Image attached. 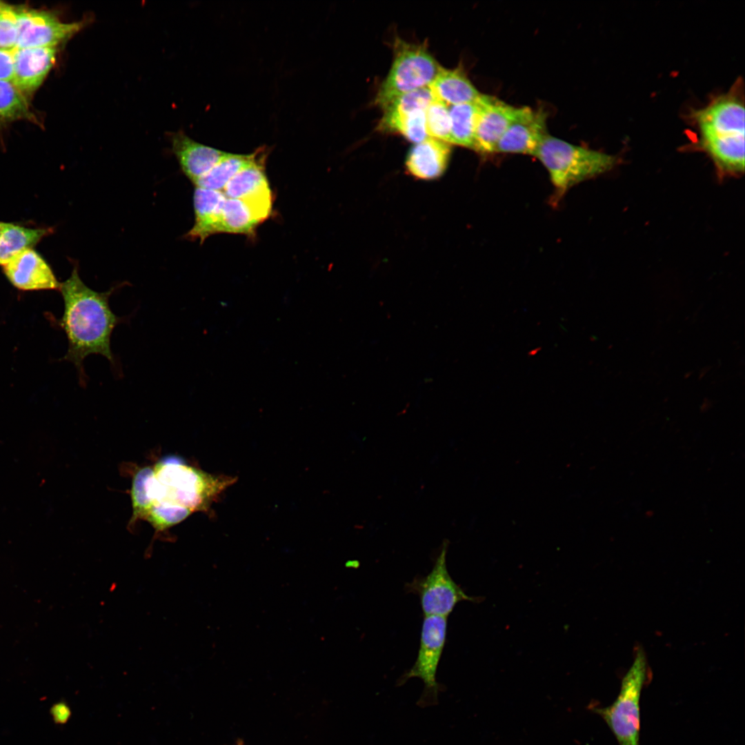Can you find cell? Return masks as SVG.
Instances as JSON below:
<instances>
[{
    "mask_svg": "<svg viewBox=\"0 0 745 745\" xmlns=\"http://www.w3.org/2000/svg\"><path fill=\"white\" fill-rule=\"evenodd\" d=\"M50 714L55 723L64 724L69 719L70 711L64 702H59L51 707Z\"/></svg>",
    "mask_w": 745,
    "mask_h": 745,
    "instance_id": "28",
    "label": "cell"
},
{
    "mask_svg": "<svg viewBox=\"0 0 745 745\" xmlns=\"http://www.w3.org/2000/svg\"><path fill=\"white\" fill-rule=\"evenodd\" d=\"M257 150L254 161L238 172L223 189L227 198L241 199L271 190L265 172L270 148L263 146Z\"/></svg>",
    "mask_w": 745,
    "mask_h": 745,
    "instance_id": "19",
    "label": "cell"
},
{
    "mask_svg": "<svg viewBox=\"0 0 745 745\" xmlns=\"http://www.w3.org/2000/svg\"><path fill=\"white\" fill-rule=\"evenodd\" d=\"M236 481L213 475L176 457L139 468L132 478V519H142L150 513L172 525L196 511H207L223 490Z\"/></svg>",
    "mask_w": 745,
    "mask_h": 745,
    "instance_id": "1",
    "label": "cell"
},
{
    "mask_svg": "<svg viewBox=\"0 0 745 745\" xmlns=\"http://www.w3.org/2000/svg\"><path fill=\"white\" fill-rule=\"evenodd\" d=\"M235 745H244L241 741L237 742Z\"/></svg>",
    "mask_w": 745,
    "mask_h": 745,
    "instance_id": "29",
    "label": "cell"
},
{
    "mask_svg": "<svg viewBox=\"0 0 745 745\" xmlns=\"http://www.w3.org/2000/svg\"><path fill=\"white\" fill-rule=\"evenodd\" d=\"M14 75L13 48H0V81L12 82Z\"/></svg>",
    "mask_w": 745,
    "mask_h": 745,
    "instance_id": "27",
    "label": "cell"
},
{
    "mask_svg": "<svg viewBox=\"0 0 745 745\" xmlns=\"http://www.w3.org/2000/svg\"><path fill=\"white\" fill-rule=\"evenodd\" d=\"M741 83L696 110L692 117L699 144L719 171L738 175L744 171V101Z\"/></svg>",
    "mask_w": 745,
    "mask_h": 745,
    "instance_id": "3",
    "label": "cell"
},
{
    "mask_svg": "<svg viewBox=\"0 0 745 745\" xmlns=\"http://www.w3.org/2000/svg\"><path fill=\"white\" fill-rule=\"evenodd\" d=\"M28 120L39 124L28 97L12 82L0 81V122Z\"/></svg>",
    "mask_w": 745,
    "mask_h": 745,
    "instance_id": "24",
    "label": "cell"
},
{
    "mask_svg": "<svg viewBox=\"0 0 745 745\" xmlns=\"http://www.w3.org/2000/svg\"><path fill=\"white\" fill-rule=\"evenodd\" d=\"M546 120L544 110L522 107L517 117L498 141L495 152L535 156L541 141L548 133Z\"/></svg>",
    "mask_w": 745,
    "mask_h": 745,
    "instance_id": "11",
    "label": "cell"
},
{
    "mask_svg": "<svg viewBox=\"0 0 745 745\" xmlns=\"http://www.w3.org/2000/svg\"><path fill=\"white\" fill-rule=\"evenodd\" d=\"M448 541H444L433 567L427 575L416 577L406 585L409 593L418 595L424 616L448 617L459 602L475 600L464 593L448 573Z\"/></svg>",
    "mask_w": 745,
    "mask_h": 745,
    "instance_id": "8",
    "label": "cell"
},
{
    "mask_svg": "<svg viewBox=\"0 0 745 745\" xmlns=\"http://www.w3.org/2000/svg\"><path fill=\"white\" fill-rule=\"evenodd\" d=\"M57 54V47L14 48L12 83L27 97L32 95L53 67Z\"/></svg>",
    "mask_w": 745,
    "mask_h": 745,
    "instance_id": "12",
    "label": "cell"
},
{
    "mask_svg": "<svg viewBox=\"0 0 745 745\" xmlns=\"http://www.w3.org/2000/svg\"><path fill=\"white\" fill-rule=\"evenodd\" d=\"M266 219L246 201L226 197L222 210L220 233L253 236L257 227Z\"/></svg>",
    "mask_w": 745,
    "mask_h": 745,
    "instance_id": "21",
    "label": "cell"
},
{
    "mask_svg": "<svg viewBox=\"0 0 745 745\" xmlns=\"http://www.w3.org/2000/svg\"><path fill=\"white\" fill-rule=\"evenodd\" d=\"M479 99L472 103L448 106L450 144L474 149Z\"/></svg>",
    "mask_w": 745,
    "mask_h": 745,
    "instance_id": "23",
    "label": "cell"
},
{
    "mask_svg": "<svg viewBox=\"0 0 745 745\" xmlns=\"http://www.w3.org/2000/svg\"><path fill=\"white\" fill-rule=\"evenodd\" d=\"M426 127L429 137L450 144L448 106L434 99L426 110Z\"/></svg>",
    "mask_w": 745,
    "mask_h": 745,
    "instance_id": "25",
    "label": "cell"
},
{
    "mask_svg": "<svg viewBox=\"0 0 745 745\" xmlns=\"http://www.w3.org/2000/svg\"><path fill=\"white\" fill-rule=\"evenodd\" d=\"M171 141L172 152L182 172L194 183L208 172L226 153L197 142L183 132L173 135Z\"/></svg>",
    "mask_w": 745,
    "mask_h": 745,
    "instance_id": "14",
    "label": "cell"
},
{
    "mask_svg": "<svg viewBox=\"0 0 745 745\" xmlns=\"http://www.w3.org/2000/svg\"><path fill=\"white\" fill-rule=\"evenodd\" d=\"M450 153V144L428 137L410 149L406 165L409 172L416 177L435 179L445 171Z\"/></svg>",
    "mask_w": 745,
    "mask_h": 745,
    "instance_id": "16",
    "label": "cell"
},
{
    "mask_svg": "<svg viewBox=\"0 0 745 745\" xmlns=\"http://www.w3.org/2000/svg\"><path fill=\"white\" fill-rule=\"evenodd\" d=\"M1 1H0V6H1Z\"/></svg>",
    "mask_w": 745,
    "mask_h": 745,
    "instance_id": "31",
    "label": "cell"
},
{
    "mask_svg": "<svg viewBox=\"0 0 745 745\" xmlns=\"http://www.w3.org/2000/svg\"><path fill=\"white\" fill-rule=\"evenodd\" d=\"M18 37L14 48L57 47L80 31L83 21L65 23L50 11L17 6Z\"/></svg>",
    "mask_w": 745,
    "mask_h": 745,
    "instance_id": "9",
    "label": "cell"
},
{
    "mask_svg": "<svg viewBox=\"0 0 745 745\" xmlns=\"http://www.w3.org/2000/svg\"><path fill=\"white\" fill-rule=\"evenodd\" d=\"M393 52L391 68L375 97V104L381 108L402 95L429 86L441 67L424 43L398 38Z\"/></svg>",
    "mask_w": 745,
    "mask_h": 745,
    "instance_id": "5",
    "label": "cell"
},
{
    "mask_svg": "<svg viewBox=\"0 0 745 745\" xmlns=\"http://www.w3.org/2000/svg\"><path fill=\"white\" fill-rule=\"evenodd\" d=\"M117 288L114 286L106 292L91 289L80 278L76 266L69 278L61 284L59 290L64 302L61 326L68 341L63 359L74 364L81 385L86 381L83 364L86 357L100 355L115 365L111 336L123 318L112 312L109 299Z\"/></svg>",
    "mask_w": 745,
    "mask_h": 745,
    "instance_id": "2",
    "label": "cell"
},
{
    "mask_svg": "<svg viewBox=\"0 0 745 745\" xmlns=\"http://www.w3.org/2000/svg\"><path fill=\"white\" fill-rule=\"evenodd\" d=\"M428 87L435 99L447 106L475 102L482 95L461 67L453 69L441 67Z\"/></svg>",
    "mask_w": 745,
    "mask_h": 745,
    "instance_id": "17",
    "label": "cell"
},
{
    "mask_svg": "<svg viewBox=\"0 0 745 745\" xmlns=\"http://www.w3.org/2000/svg\"><path fill=\"white\" fill-rule=\"evenodd\" d=\"M18 37V14L17 6L1 2L0 6V48L12 49Z\"/></svg>",
    "mask_w": 745,
    "mask_h": 745,
    "instance_id": "26",
    "label": "cell"
},
{
    "mask_svg": "<svg viewBox=\"0 0 745 745\" xmlns=\"http://www.w3.org/2000/svg\"><path fill=\"white\" fill-rule=\"evenodd\" d=\"M383 116L377 126L382 132H396L417 143L428 138L426 110L390 103L382 108Z\"/></svg>",
    "mask_w": 745,
    "mask_h": 745,
    "instance_id": "18",
    "label": "cell"
},
{
    "mask_svg": "<svg viewBox=\"0 0 745 745\" xmlns=\"http://www.w3.org/2000/svg\"><path fill=\"white\" fill-rule=\"evenodd\" d=\"M3 269L12 285L21 290H59L61 286L50 266L32 248L15 257Z\"/></svg>",
    "mask_w": 745,
    "mask_h": 745,
    "instance_id": "13",
    "label": "cell"
},
{
    "mask_svg": "<svg viewBox=\"0 0 745 745\" xmlns=\"http://www.w3.org/2000/svg\"><path fill=\"white\" fill-rule=\"evenodd\" d=\"M547 170L558 194L613 168L615 157L575 145L547 133L535 154Z\"/></svg>",
    "mask_w": 745,
    "mask_h": 745,
    "instance_id": "4",
    "label": "cell"
},
{
    "mask_svg": "<svg viewBox=\"0 0 745 745\" xmlns=\"http://www.w3.org/2000/svg\"><path fill=\"white\" fill-rule=\"evenodd\" d=\"M648 677L645 654L639 650L624 676L617 699L610 706L595 711L605 721L619 745H639L640 697Z\"/></svg>",
    "mask_w": 745,
    "mask_h": 745,
    "instance_id": "6",
    "label": "cell"
},
{
    "mask_svg": "<svg viewBox=\"0 0 745 745\" xmlns=\"http://www.w3.org/2000/svg\"><path fill=\"white\" fill-rule=\"evenodd\" d=\"M446 633L447 617L424 616L415 662L397 681V686L404 685L413 677H418L423 681L424 688L417 702L421 708L438 704V694L442 689L441 685L437 682L436 675L446 643Z\"/></svg>",
    "mask_w": 745,
    "mask_h": 745,
    "instance_id": "7",
    "label": "cell"
},
{
    "mask_svg": "<svg viewBox=\"0 0 745 745\" xmlns=\"http://www.w3.org/2000/svg\"><path fill=\"white\" fill-rule=\"evenodd\" d=\"M257 149L248 155L226 152L219 161L194 184L196 187L223 190L229 181L256 158Z\"/></svg>",
    "mask_w": 745,
    "mask_h": 745,
    "instance_id": "22",
    "label": "cell"
},
{
    "mask_svg": "<svg viewBox=\"0 0 745 745\" xmlns=\"http://www.w3.org/2000/svg\"><path fill=\"white\" fill-rule=\"evenodd\" d=\"M2 223H3V222H0V234H1V230Z\"/></svg>",
    "mask_w": 745,
    "mask_h": 745,
    "instance_id": "30",
    "label": "cell"
},
{
    "mask_svg": "<svg viewBox=\"0 0 745 745\" xmlns=\"http://www.w3.org/2000/svg\"><path fill=\"white\" fill-rule=\"evenodd\" d=\"M226 199L223 191L196 187L194 192L195 223L184 235L188 240L199 239L220 233L222 210Z\"/></svg>",
    "mask_w": 745,
    "mask_h": 745,
    "instance_id": "15",
    "label": "cell"
},
{
    "mask_svg": "<svg viewBox=\"0 0 745 745\" xmlns=\"http://www.w3.org/2000/svg\"><path fill=\"white\" fill-rule=\"evenodd\" d=\"M50 228H28L3 222L0 234V265H5L23 251L32 249Z\"/></svg>",
    "mask_w": 745,
    "mask_h": 745,
    "instance_id": "20",
    "label": "cell"
},
{
    "mask_svg": "<svg viewBox=\"0 0 745 745\" xmlns=\"http://www.w3.org/2000/svg\"><path fill=\"white\" fill-rule=\"evenodd\" d=\"M521 108L482 94L479 100L474 150L481 153L495 152L498 141Z\"/></svg>",
    "mask_w": 745,
    "mask_h": 745,
    "instance_id": "10",
    "label": "cell"
}]
</instances>
